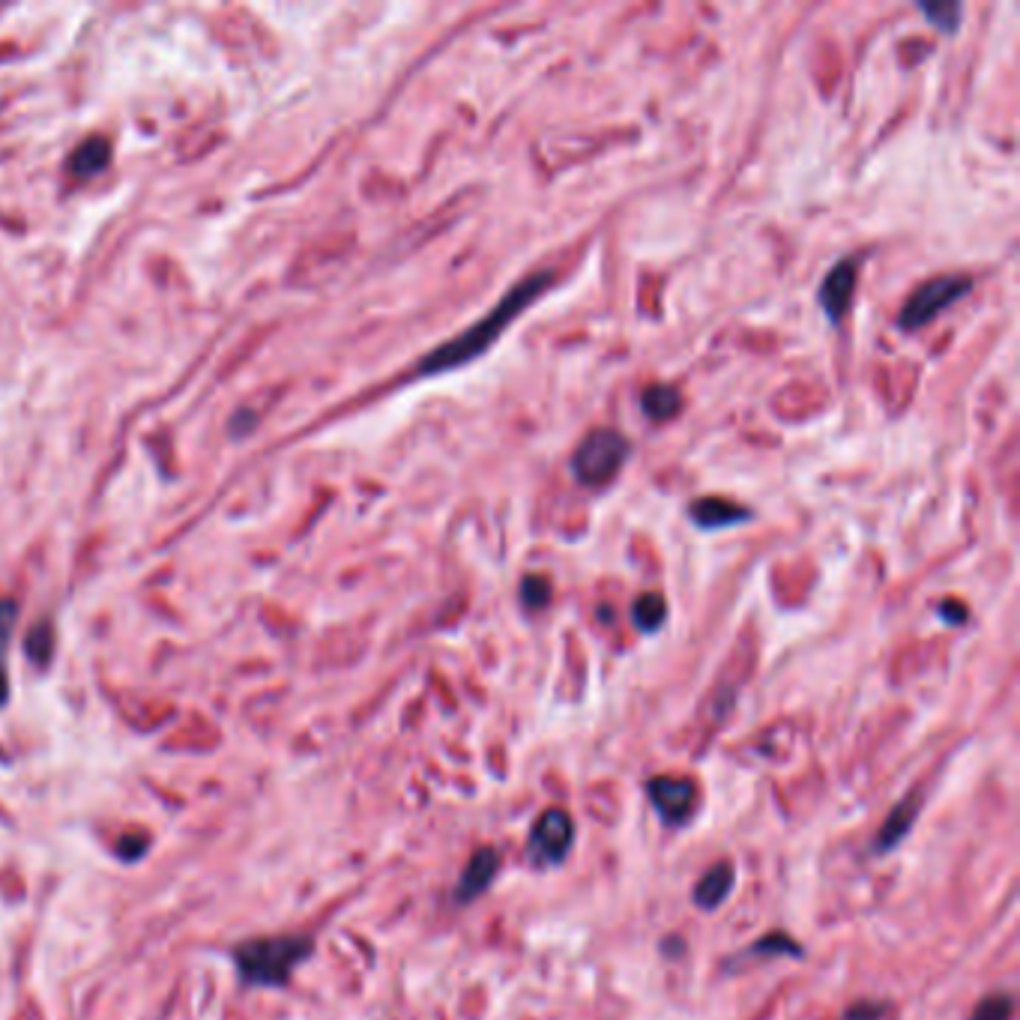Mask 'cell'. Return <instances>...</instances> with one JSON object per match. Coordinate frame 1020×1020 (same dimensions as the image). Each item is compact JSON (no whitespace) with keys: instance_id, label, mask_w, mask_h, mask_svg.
<instances>
[{"instance_id":"22","label":"cell","mask_w":1020,"mask_h":1020,"mask_svg":"<svg viewBox=\"0 0 1020 1020\" xmlns=\"http://www.w3.org/2000/svg\"><path fill=\"white\" fill-rule=\"evenodd\" d=\"M880 1015H883V1006H877V1003L847 1009V1020H880Z\"/></svg>"},{"instance_id":"11","label":"cell","mask_w":1020,"mask_h":1020,"mask_svg":"<svg viewBox=\"0 0 1020 1020\" xmlns=\"http://www.w3.org/2000/svg\"><path fill=\"white\" fill-rule=\"evenodd\" d=\"M730 886H733V868L727 862H718L700 877V883L694 889V904L703 907V910H712L727 898Z\"/></svg>"},{"instance_id":"4","label":"cell","mask_w":1020,"mask_h":1020,"mask_svg":"<svg viewBox=\"0 0 1020 1020\" xmlns=\"http://www.w3.org/2000/svg\"><path fill=\"white\" fill-rule=\"evenodd\" d=\"M973 291V279L967 276H937V279H928L925 285H919L901 315H898V327L907 330V333H916L928 324H934L946 309H952L955 303H961L967 294Z\"/></svg>"},{"instance_id":"5","label":"cell","mask_w":1020,"mask_h":1020,"mask_svg":"<svg viewBox=\"0 0 1020 1020\" xmlns=\"http://www.w3.org/2000/svg\"><path fill=\"white\" fill-rule=\"evenodd\" d=\"M575 838V823L563 808H548L530 832V856L542 865H557L566 859Z\"/></svg>"},{"instance_id":"13","label":"cell","mask_w":1020,"mask_h":1020,"mask_svg":"<svg viewBox=\"0 0 1020 1020\" xmlns=\"http://www.w3.org/2000/svg\"><path fill=\"white\" fill-rule=\"evenodd\" d=\"M916 814H919V802L910 796V799H904V802H898L895 805V811L889 814V820L883 823V829H880V838H877V850L880 853H886V850H892L907 832H910V826H913V820H916Z\"/></svg>"},{"instance_id":"15","label":"cell","mask_w":1020,"mask_h":1020,"mask_svg":"<svg viewBox=\"0 0 1020 1020\" xmlns=\"http://www.w3.org/2000/svg\"><path fill=\"white\" fill-rule=\"evenodd\" d=\"M919 12L940 30V33H958L961 24V3H919Z\"/></svg>"},{"instance_id":"20","label":"cell","mask_w":1020,"mask_h":1020,"mask_svg":"<svg viewBox=\"0 0 1020 1020\" xmlns=\"http://www.w3.org/2000/svg\"><path fill=\"white\" fill-rule=\"evenodd\" d=\"M117 847H120V856H123V859H141L144 850H147V835H138V832H135V835H126Z\"/></svg>"},{"instance_id":"7","label":"cell","mask_w":1020,"mask_h":1020,"mask_svg":"<svg viewBox=\"0 0 1020 1020\" xmlns=\"http://www.w3.org/2000/svg\"><path fill=\"white\" fill-rule=\"evenodd\" d=\"M650 799L656 805V811L665 817V823L677 826L682 820L691 817L694 802H697V787L688 778H674V775H659L650 781Z\"/></svg>"},{"instance_id":"25","label":"cell","mask_w":1020,"mask_h":1020,"mask_svg":"<svg viewBox=\"0 0 1020 1020\" xmlns=\"http://www.w3.org/2000/svg\"><path fill=\"white\" fill-rule=\"evenodd\" d=\"M0 760H3V754H0Z\"/></svg>"},{"instance_id":"23","label":"cell","mask_w":1020,"mask_h":1020,"mask_svg":"<svg viewBox=\"0 0 1020 1020\" xmlns=\"http://www.w3.org/2000/svg\"><path fill=\"white\" fill-rule=\"evenodd\" d=\"M940 611H943V617H949V614H952V620H958V623H964V620H967V611H964L961 605H952V602H949V605H943Z\"/></svg>"},{"instance_id":"12","label":"cell","mask_w":1020,"mask_h":1020,"mask_svg":"<svg viewBox=\"0 0 1020 1020\" xmlns=\"http://www.w3.org/2000/svg\"><path fill=\"white\" fill-rule=\"evenodd\" d=\"M111 162V144L105 138H87L72 156H69V174L75 177H93Z\"/></svg>"},{"instance_id":"19","label":"cell","mask_w":1020,"mask_h":1020,"mask_svg":"<svg viewBox=\"0 0 1020 1020\" xmlns=\"http://www.w3.org/2000/svg\"><path fill=\"white\" fill-rule=\"evenodd\" d=\"M754 952H757V955H763V952H790V955H799L796 943L787 940V937H781V934H772V937L754 943Z\"/></svg>"},{"instance_id":"8","label":"cell","mask_w":1020,"mask_h":1020,"mask_svg":"<svg viewBox=\"0 0 1020 1020\" xmlns=\"http://www.w3.org/2000/svg\"><path fill=\"white\" fill-rule=\"evenodd\" d=\"M688 515H691V521L700 530H724V527H736V524L751 521V509H745L739 503H730V500H721V497H700V500H694Z\"/></svg>"},{"instance_id":"9","label":"cell","mask_w":1020,"mask_h":1020,"mask_svg":"<svg viewBox=\"0 0 1020 1020\" xmlns=\"http://www.w3.org/2000/svg\"><path fill=\"white\" fill-rule=\"evenodd\" d=\"M500 871V853L494 847H482L473 853V859L464 865V874H461V883L455 889V898L461 904L479 898L491 883H494V874Z\"/></svg>"},{"instance_id":"14","label":"cell","mask_w":1020,"mask_h":1020,"mask_svg":"<svg viewBox=\"0 0 1020 1020\" xmlns=\"http://www.w3.org/2000/svg\"><path fill=\"white\" fill-rule=\"evenodd\" d=\"M632 620H635V626H638L644 635L659 632V629L665 626V620H668V602H665V596H659V593H644V596L632 605Z\"/></svg>"},{"instance_id":"17","label":"cell","mask_w":1020,"mask_h":1020,"mask_svg":"<svg viewBox=\"0 0 1020 1020\" xmlns=\"http://www.w3.org/2000/svg\"><path fill=\"white\" fill-rule=\"evenodd\" d=\"M548 599H551V581H548V578H542V575H527V578L521 581V602H524V608L539 611V608L548 605Z\"/></svg>"},{"instance_id":"21","label":"cell","mask_w":1020,"mask_h":1020,"mask_svg":"<svg viewBox=\"0 0 1020 1020\" xmlns=\"http://www.w3.org/2000/svg\"><path fill=\"white\" fill-rule=\"evenodd\" d=\"M12 626H15V602L3 599V602H0V644H6Z\"/></svg>"},{"instance_id":"18","label":"cell","mask_w":1020,"mask_h":1020,"mask_svg":"<svg viewBox=\"0 0 1020 1020\" xmlns=\"http://www.w3.org/2000/svg\"><path fill=\"white\" fill-rule=\"evenodd\" d=\"M1012 1012H1015V1000L1009 994H991L976 1006L970 1020H1012Z\"/></svg>"},{"instance_id":"3","label":"cell","mask_w":1020,"mask_h":1020,"mask_svg":"<svg viewBox=\"0 0 1020 1020\" xmlns=\"http://www.w3.org/2000/svg\"><path fill=\"white\" fill-rule=\"evenodd\" d=\"M629 452L632 443L626 434H620L617 428H596L578 443L572 455V473L581 485H608L629 461Z\"/></svg>"},{"instance_id":"2","label":"cell","mask_w":1020,"mask_h":1020,"mask_svg":"<svg viewBox=\"0 0 1020 1020\" xmlns=\"http://www.w3.org/2000/svg\"><path fill=\"white\" fill-rule=\"evenodd\" d=\"M315 952L312 937H258L234 946V964L249 988H285L294 970Z\"/></svg>"},{"instance_id":"24","label":"cell","mask_w":1020,"mask_h":1020,"mask_svg":"<svg viewBox=\"0 0 1020 1020\" xmlns=\"http://www.w3.org/2000/svg\"><path fill=\"white\" fill-rule=\"evenodd\" d=\"M6 697H9V685H6V674L0 668V703H6Z\"/></svg>"},{"instance_id":"1","label":"cell","mask_w":1020,"mask_h":1020,"mask_svg":"<svg viewBox=\"0 0 1020 1020\" xmlns=\"http://www.w3.org/2000/svg\"><path fill=\"white\" fill-rule=\"evenodd\" d=\"M551 282H554V270H539V273H530L527 279L515 282L488 315H482L476 324H470L455 339L443 341L440 347L425 353L419 359V365H416V374L434 377V374H446V371H455V368L470 365L473 359H479L494 341L500 339L524 315V309H530L551 288Z\"/></svg>"},{"instance_id":"6","label":"cell","mask_w":1020,"mask_h":1020,"mask_svg":"<svg viewBox=\"0 0 1020 1020\" xmlns=\"http://www.w3.org/2000/svg\"><path fill=\"white\" fill-rule=\"evenodd\" d=\"M856 276H859V261L853 258H844L838 261L820 282V291H817V303L823 309V315L832 321V324H841L850 303H853V291H856Z\"/></svg>"},{"instance_id":"10","label":"cell","mask_w":1020,"mask_h":1020,"mask_svg":"<svg viewBox=\"0 0 1020 1020\" xmlns=\"http://www.w3.org/2000/svg\"><path fill=\"white\" fill-rule=\"evenodd\" d=\"M641 410H644L647 419H653V422H668V419H674V416L682 410L680 389L671 386V383L647 386V389L641 392Z\"/></svg>"},{"instance_id":"16","label":"cell","mask_w":1020,"mask_h":1020,"mask_svg":"<svg viewBox=\"0 0 1020 1020\" xmlns=\"http://www.w3.org/2000/svg\"><path fill=\"white\" fill-rule=\"evenodd\" d=\"M51 647H54V635H51V626L48 623H39L30 635H27V644H24V650H27V656L33 659V665H39V668H45L48 665V659H51Z\"/></svg>"}]
</instances>
